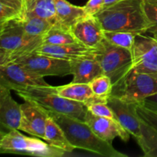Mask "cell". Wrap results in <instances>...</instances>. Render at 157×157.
Masks as SVG:
<instances>
[{
  "label": "cell",
  "mask_w": 157,
  "mask_h": 157,
  "mask_svg": "<svg viewBox=\"0 0 157 157\" xmlns=\"http://www.w3.org/2000/svg\"><path fill=\"white\" fill-rule=\"evenodd\" d=\"M43 44L61 45L72 44L78 41L74 36L71 31L55 24L43 37Z\"/></svg>",
  "instance_id": "23"
},
{
  "label": "cell",
  "mask_w": 157,
  "mask_h": 157,
  "mask_svg": "<svg viewBox=\"0 0 157 157\" xmlns=\"http://www.w3.org/2000/svg\"><path fill=\"white\" fill-rule=\"evenodd\" d=\"M157 93V73H139L131 71L112 95L133 104H140L146 98Z\"/></svg>",
  "instance_id": "7"
},
{
  "label": "cell",
  "mask_w": 157,
  "mask_h": 157,
  "mask_svg": "<svg viewBox=\"0 0 157 157\" xmlns=\"http://www.w3.org/2000/svg\"><path fill=\"white\" fill-rule=\"evenodd\" d=\"M97 51V48H90L80 42H76L61 45L42 44L35 52L72 61L81 58H95Z\"/></svg>",
  "instance_id": "14"
},
{
  "label": "cell",
  "mask_w": 157,
  "mask_h": 157,
  "mask_svg": "<svg viewBox=\"0 0 157 157\" xmlns=\"http://www.w3.org/2000/svg\"><path fill=\"white\" fill-rule=\"evenodd\" d=\"M74 83H89L102 75L103 70L95 58H85L71 61Z\"/></svg>",
  "instance_id": "17"
},
{
  "label": "cell",
  "mask_w": 157,
  "mask_h": 157,
  "mask_svg": "<svg viewBox=\"0 0 157 157\" xmlns=\"http://www.w3.org/2000/svg\"><path fill=\"white\" fill-rule=\"evenodd\" d=\"M94 16L104 31L144 34L151 26L144 10V0H122L104 7Z\"/></svg>",
  "instance_id": "1"
},
{
  "label": "cell",
  "mask_w": 157,
  "mask_h": 157,
  "mask_svg": "<svg viewBox=\"0 0 157 157\" xmlns=\"http://www.w3.org/2000/svg\"><path fill=\"white\" fill-rule=\"evenodd\" d=\"M85 122L99 137L110 144L116 137L125 142L130 139V133L117 120L96 116L87 110Z\"/></svg>",
  "instance_id": "13"
},
{
  "label": "cell",
  "mask_w": 157,
  "mask_h": 157,
  "mask_svg": "<svg viewBox=\"0 0 157 157\" xmlns=\"http://www.w3.org/2000/svg\"><path fill=\"white\" fill-rule=\"evenodd\" d=\"M40 139L25 136L19 130L2 131L0 153L39 157H61L66 153Z\"/></svg>",
  "instance_id": "6"
},
{
  "label": "cell",
  "mask_w": 157,
  "mask_h": 157,
  "mask_svg": "<svg viewBox=\"0 0 157 157\" xmlns=\"http://www.w3.org/2000/svg\"><path fill=\"white\" fill-rule=\"evenodd\" d=\"M21 107L12 98L10 89L0 84V124L2 129L9 131L19 130Z\"/></svg>",
  "instance_id": "15"
},
{
  "label": "cell",
  "mask_w": 157,
  "mask_h": 157,
  "mask_svg": "<svg viewBox=\"0 0 157 157\" xmlns=\"http://www.w3.org/2000/svg\"><path fill=\"white\" fill-rule=\"evenodd\" d=\"M16 18H23L22 13L12 6L0 2V25Z\"/></svg>",
  "instance_id": "30"
},
{
  "label": "cell",
  "mask_w": 157,
  "mask_h": 157,
  "mask_svg": "<svg viewBox=\"0 0 157 157\" xmlns=\"http://www.w3.org/2000/svg\"><path fill=\"white\" fill-rule=\"evenodd\" d=\"M43 38L28 35L22 18H16L0 25V64L14 62L34 53L43 44Z\"/></svg>",
  "instance_id": "3"
},
{
  "label": "cell",
  "mask_w": 157,
  "mask_h": 157,
  "mask_svg": "<svg viewBox=\"0 0 157 157\" xmlns=\"http://www.w3.org/2000/svg\"><path fill=\"white\" fill-rule=\"evenodd\" d=\"M144 1L152 3V4L156 5V6H157V0H144Z\"/></svg>",
  "instance_id": "36"
},
{
  "label": "cell",
  "mask_w": 157,
  "mask_h": 157,
  "mask_svg": "<svg viewBox=\"0 0 157 157\" xmlns=\"http://www.w3.org/2000/svg\"><path fill=\"white\" fill-rule=\"evenodd\" d=\"M89 84L97 98L107 102V99L112 94L113 87L111 79L108 76L102 74L92 80Z\"/></svg>",
  "instance_id": "26"
},
{
  "label": "cell",
  "mask_w": 157,
  "mask_h": 157,
  "mask_svg": "<svg viewBox=\"0 0 157 157\" xmlns=\"http://www.w3.org/2000/svg\"><path fill=\"white\" fill-rule=\"evenodd\" d=\"M97 48L95 58L101 64L103 73L111 79L113 89L118 87L132 71V52L110 44L105 38Z\"/></svg>",
  "instance_id": "5"
},
{
  "label": "cell",
  "mask_w": 157,
  "mask_h": 157,
  "mask_svg": "<svg viewBox=\"0 0 157 157\" xmlns=\"http://www.w3.org/2000/svg\"><path fill=\"white\" fill-rule=\"evenodd\" d=\"M56 87L58 94L61 97L83 103L87 107L94 103L104 102L95 96L90 84L87 83L71 82L70 84Z\"/></svg>",
  "instance_id": "18"
},
{
  "label": "cell",
  "mask_w": 157,
  "mask_h": 157,
  "mask_svg": "<svg viewBox=\"0 0 157 157\" xmlns=\"http://www.w3.org/2000/svg\"><path fill=\"white\" fill-rule=\"evenodd\" d=\"M141 135L136 142L144 152V156L157 157V130L140 120Z\"/></svg>",
  "instance_id": "21"
},
{
  "label": "cell",
  "mask_w": 157,
  "mask_h": 157,
  "mask_svg": "<svg viewBox=\"0 0 157 157\" xmlns=\"http://www.w3.org/2000/svg\"><path fill=\"white\" fill-rule=\"evenodd\" d=\"M87 107L89 111L91 112L93 114L96 115V116L116 120L113 110L109 107L107 103L96 102L90 104Z\"/></svg>",
  "instance_id": "29"
},
{
  "label": "cell",
  "mask_w": 157,
  "mask_h": 157,
  "mask_svg": "<svg viewBox=\"0 0 157 157\" xmlns=\"http://www.w3.org/2000/svg\"><path fill=\"white\" fill-rule=\"evenodd\" d=\"M144 10L151 25L148 32L157 39V6L144 1Z\"/></svg>",
  "instance_id": "28"
},
{
  "label": "cell",
  "mask_w": 157,
  "mask_h": 157,
  "mask_svg": "<svg viewBox=\"0 0 157 157\" xmlns=\"http://www.w3.org/2000/svg\"><path fill=\"white\" fill-rule=\"evenodd\" d=\"M120 1H122V0H104V7L111 6V5L118 2Z\"/></svg>",
  "instance_id": "35"
},
{
  "label": "cell",
  "mask_w": 157,
  "mask_h": 157,
  "mask_svg": "<svg viewBox=\"0 0 157 157\" xmlns=\"http://www.w3.org/2000/svg\"><path fill=\"white\" fill-rule=\"evenodd\" d=\"M132 71L139 73H157V39L153 36L137 34L132 49Z\"/></svg>",
  "instance_id": "9"
},
{
  "label": "cell",
  "mask_w": 157,
  "mask_h": 157,
  "mask_svg": "<svg viewBox=\"0 0 157 157\" xmlns=\"http://www.w3.org/2000/svg\"><path fill=\"white\" fill-rule=\"evenodd\" d=\"M24 101H30L48 113H60L85 121L87 107L83 103L63 98L53 86H34L15 91Z\"/></svg>",
  "instance_id": "4"
},
{
  "label": "cell",
  "mask_w": 157,
  "mask_h": 157,
  "mask_svg": "<svg viewBox=\"0 0 157 157\" xmlns=\"http://www.w3.org/2000/svg\"><path fill=\"white\" fill-rule=\"evenodd\" d=\"M143 105L157 112V93L146 98L141 102Z\"/></svg>",
  "instance_id": "33"
},
{
  "label": "cell",
  "mask_w": 157,
  "mask_h": 157,
  "mask_svg": "<svg viewBox=\"0 0 157 157\" xmlns=\"http://www.w3.org/2000/svg\"><path fill=\"white\" fill-rule=\"evenodd\" d=\"M56 7L57 25L71 30V28L79 20L87 16L84 6L71 4L67 0H55Z\"/></svg>",
  "instance_id": "19"
},
{
  "label": "cell",
  "mask_w": 157,
  "mask_h": 157,
  "mask_svg": "<svg viewBox=\"0 0 157 157\" xmlns=\"http://www.w3.org/2000/svg\"><path fill=\"white\" fill-rule=\"evenodd\" d=\"M36 1L37 0H25V12H28L29 9H31V8L33 6V5L35 4Z\"/></svg>",
  "instance_id": "34"
},
{
  "label": "cell",
  "mask_w": 157,
  "mask_h": 157,
  "mask_svg": "<svg viewBox=\"0 0 157 157\" xmlns=\"http://www.w3.org/2000/svg\"><path fill=\"white\" fill-rule=\"evenodd\" d=\"M44 140L52 147L65 153H71L75 150L67 140L63 129L50 116L46 123Z\"/></svg>",
  "instance_id": "20"
},
{
  "label": "cell",
  "mask_w": 157,
  "mask_h": 157,
  "mask_svg": "<svg viewBox=\"0 0 157 157\" xmlns=\"http://www.w3.org/2000/svg\"><path fill=\"white\" fill-rule=\"evenodd\" d=\"M32 16L48 19L56 24V7L55 0H37L31 9L26 12L24 15V17Z\"/></svg>",
  "instance_id": "24"
},
{
  "label": "cell",
  "mask_w": 157,
  "mask_h": 157,
  "mask_svg": "<svg viewBox=\"0 0 157 157\" xmlns=\"http://www.w3.org/2000/svg\"><path fill=\"white\" fill-rule=\"evenodd\" d=\"M41 77L71 75V61L37 52L21 57L14 61Z\"/></svg>",
  "instance_id": "8"
},
{
  "label": "cell",
  "mask_w": 157,
  "mask_h": 157,
  "mask_svg": "<svg viewBox=\"0 0 157 157\" xmlns=\"http://www.w3.org/2000/svg\"><path fill=\"white\" fill-rule=\"evenodd\" d=\"M48 114L63 129L67 140L75 149L105 157L127 156L114 149L112 144L99 137L85 121L60 113H48Z\"/></svg>",
  "instance_id": "2"
},
{
  "label": "cell",
  "mask_w": 157,
  "mask_h": 157,
  "mask_svg": "<svg viewBox=\"0 0 157 157\" xmlns=\"http://www.w3.org/2000/svg\"><path fill=\"white\" fill-rule=\"evenodd\" d=\"M0 84L15 91L29 87L49 85L44 77L15 62L0 64Z\"/></svg>",
  "instance_id": "10"
},
{
  "label": "cell",
  "mask_w": 157,
  "mask_h": 157,
  "mask_svg": "<svg viewBox=\"0 0 157 157\" xmlns=\"http://www.w3.org/2000/svg\"><path fill=\"white\" fill-rule=\"evenodd\" d=\"M137 34L124 31H104V38L110 44L132 52Z\"/></svg>",
  "instance_id": "25"
},
{
  "label": "cell",
  "mask_w": 157,
  "mask_h": 157,
  "mask_svg": "<svg viewBox=\"0 0 157 157\" xmlns=\"http://www.w3.org/2000/svg\"><path fill=\"white\" fill-rule=\"evenodd\" d=\"M104 8V0H88L84 6L87 16H94Z\"/></svg>",
  "instance_id": "31"
},
{
  "label": "cell",
  "mask_w": 157,
  "mask_h": 157,
  "mask_svg": "<svg viewBox=\"0 0 157 157\" xmlns=\"http://www.w3.org/2000/svg\"><path fill=\"white\" fill-rule=\"evenodd\" d=\"M21 104V121L19 130L44 140L48 112L30 101Z\"/></svg>",
  "instance_id": "11"
},
{
  "label": "cell",
  "mask_w": 157,
  "mask_h": 157,
  "mask_svg": "<svg viewBox=\"0 0 157 157\" xmlns=\"http://www.w3.org/2000/svg\"><path fill=\"white\" fill-rule=\"evenodd\" d=\"M136 112L140 119L157 130V112L145 107L141 103L136 104Z\"/></svg>",
  "instance_id": "27"
},
{
  "label": "cell",
  "mask_w": 157,
  "mask_h": 157,
  "mask_svg": "<svg viewBox=\"0 0 157 157\" xmlns=\"http://www.w3.org/2000/svg\"><path fill=\"white\" fill-rule=\"evenodd\" d=\"M55 25L48 19L37 16L24 17L22 25L24 30L29 35L32 37H43Z\"/></svg>",
  "instance_id": "22"
},
{
  "label": "cell",
  "mask_w": 157,
  "mask_h": 157,
  "mask_svg": "<svg viewBox=\"0 0 157 157\" xmlns=\"http://www.w3.org/2000/svg\"><path fill=\"white\" fill-rule=\"evenodd\" d=\"M77 41L90 48L97 46L104 39V30L95 16H86L71 28Z\"/></svg>",
  "instance_id": "16"
},
{
  "label": "cell",
  "mask_w": 157,
  "mask_h": 157,
  "mask_svg": "<svg viewBox=\"0 0 157 157\" xmlns=\"http://www.w3.org/2000/svg\"><path fill=\"white\" fill-rule=\"evenodd\" d=\"M107 104L113 110L116 120L135 138L140 136V119L136 112V104L124 101L114 95L107 99Z\"/></svg>",
  "instance_id": "12"
},
{
  "label": "cell",
  "mask_w": 157,
  "mask_h": 157,
  "mask_svg": "<svg viewBox=\"0 0 157 157\" xmlns=\"http://www.w3.org/2000/svg\"><path fill=\"white\" fill-rule=\"evenodd\" d=\"M0 2L10 6L14 9L21 12L24 17L25 14V0H0Z\"/></svg>",
  "instance_id": "32"
}]
</instances>
